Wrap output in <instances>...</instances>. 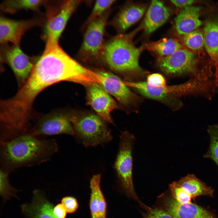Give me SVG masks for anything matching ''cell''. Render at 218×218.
<instances>
[{
	"label": "cell",
	"mask_w": 218,
	"mask_h": 218,
	"mask_svg": "<svg viewBox=\"0 0 218 218\" xmlns=\"http://www.w3.org/2000/svg\"><path fill=\"white\" fill-rule=\"evenodd\" d=\"M90 70L71 58L58 44L45 46L29 77L14 97L3 100L2 106L9 119L19 123L29 121L32 103L48 86L67 81L82 84L88 79Z\"/></svg>",
	"instance_id": "1"
},
{
	"label": "cell",
	"mask_w": 218,
	"mask_h": 218,
	"mask_svg": "<svg viewBox=\"0 0 218 218\" xmlns=\"http://www.w3.org/2000/svg\"><path fill=\"white\" fill-rule=\"evenodd\" d=\"M58 148L54 140L41 139L31 132L1 140V169L9 173L21 167L43 163L50 160Z\"/></svg>",
	"instance_id": "2"
},
{
	"label": "cell",
	"mask_w": 218,
	"mask_h": 218,
	"mask_svg": "<svg viewBox=\"0 0 218 218\" xmlns=\"http://www.w3.org/2000/svg\"><path fill=\"white\" fill-rule=\"evenodd\" d=\"M131 35L120 34L104 42L101 61L116 72L133 78H143L147 73L139 64L143 48L135 46Z\"/></svg>",
	"instance_id": "3"
},
{
	"label": "cell",
	"mask_w": 218,
	"mask_h": 218,
	"mask_svg": "<svg viewBox=\"0 0 218 218\" xmlns=\"http://www.w3.org/2000/svg\"><path fill=\"white\" fill-rule=\"evenodd\" d=\"M69 117L74 135L85 146L102 144L111 140L105 121L97 115L89 114Z\"/></svg>",
	"instance_id": "4"
},
{
	"label": "cell",
	"mask_w": 218,
	"mask_h": 218,
	"mask_svg": "<svg viewBox=\"0 0 218 218\" xmlns=\"http://www.w3.org/2000/svg\"><path fill=\"white\" fill-rule=\"evenodd\" d=\"M197 55L187 49L182 48L167 56L157 59V64L165 74L172 75H192L194 78L208 81L205 68H199Z\"/></svg>",
	"instance_id": "5"
},
{
	"label": "cell",
	"mask_w": 218,
	"mask_h": 218,
	"mask_svg": "<svg viewBox=\"0 0 218 218\" xmlns=\"http://www.w3.org/2000/svg\"><path fill=\"white\" fill-rule=\"evenodd\" d=\"M82 1L69 0L48 4L44 37L46 45H56L69 19Z\"/></svg>",
	"instance_id": "6"
},
{
	"label": "cell",
	"mask_w": 218,
	"mask_h": 218,
	"mask_svg": "<svg viewBox=\"0 0 218 218\" xmlns=\"http://www.w3.org/2000/svg\"><path fill=\"white\" fill-rule=\"evenodd\" d=\"M125 84L136 89L146 97L161 101L174 110L181 107V102L177 97L194 93L195 87L191 81L179 85H166L160 87H153L146 82L124 81Z\"/></svg>",
	"instance_id": "7"
},
{
	"label": "cell",
	"mask_w": 218,
	"mask_h": 218,
	"mask_svg": "<svg viewBox=\"0 0 218 218\" xmlns=\"http://www.w3.org/2000/svg\"><path fill=\"white\" fill-rule=\"evenodd\" d=\"M120 137L119 150L114 167L121 186L127 196L141 205L143 203L135 191L132 178V150L134 137L127 131L122 132Z\"/></svg>",
	"instance_id": "8"
},
{
	"label": "cell",
	"mask_w": 218,
	"mask_h": 218,
	"mask_svg": "<svg viewBox=\"0 0 218 218\" xmlns=\"http://www.w3.org/2000/svg\"><path fill=\"white\" fill-rule=\"evenodd\" d=\"M110 12L108 10L86 28L83 41L78 54L79 58L82 61H101L105 28Z\"/></svg>",
	"instance_id": "9"
},
{
	"label": "cell",
	"mask_w": 218,
	"mask_h": 218,
	"mask_svg": "<svg viewBox=\"0 0 218 218\" xmlns=\"http://www.w3.org/2000/svg\"><path fill=\"white\" fill-rule=\"evenodd\" d=\"M157 205L175 218H218L210 211L197 204L179 203L168 192L158 197Z\"/></svg>",
	"instance_id": "10"
},
{
	"label": "cell",
	"mask_w": 218,
	"mask_h": 218,
	"mask_svg": "<svg viewBox=\"0 0 218 218\" xmlns=\"http://www.w3.org/2000/svg\"><path fill=\"white\" fill-rule=\"evenodd\" d=\"M95 71L98 74V84L121 104L128 106L137 103L138 97L118 77L104 69H99Z\"/></svg>",
	"instance_id": "11"
},
{
	"label": "cell",
	"mask_w": 218,
	"mask_h": 218,
	"mask_svg": "<svg viewBox=\"0 0 218 218\" xmlns=\"http://www.w3.org/2000/svg\"><path fill=\"white\" fill-rule=\"evenodd\" d=\"M85 86L88 104L104 121L113 123L111 114L117 107L115 101L98 84L92 83Z\"/></svg>",
	"instance_id": "12"
},
{
	"label": "cell",
	"mask_w": 218,
	"mask_h": 218,
	"mask_svg": "<svg viewBox=\"0 0 218 218\" xmlns=\"http://www.w3.org/2000/svg\"><path fill=\"white\" fill-rule=\"evenodd\" d=\"M2 51L3 59L17 78L24 83L30 75L34 65L31 58L23 51L19 45L3 48Z\"/></svg>",
	"instance_id": "13"
},
{
	"label": "cell",
	"mask_w": 218,
	"mask_h": 218,
	"mask_svg": "<svg viewBox=\"0 0 218 218\" xmlns=\"http://www.w3.org/2000/svg\"><path fill=\"white\" fill-rule=\"evenodd\" d=\"M36 19L15 20L3 16L0 18V42L2 45L10 42L19 45L22 37L29 29L40 24Z\"/></svg>",
	"instance_id": "14"
},
{
	"label": "cell",
	"mask_w": 218,
	"mask_h": 218,
	"mask_svg": "<svg viewBox=\"0 0 218 218\" xmlns=\"http://www.w3.org/2000/svg\"><path fill=\"white\" fill-rule=\"evenodd\" d=\"M31 133L38 136L61 134L74 135L69 117L61 114H53L43 117Z\"/></svg>",
	"instance_id": "15"
},
{
	"label": "cell",
	"mask_w": 218,
	"mask_h": 218,
	"mask_svg": "<svg viewBox=\"0 0 218 218\" xmlns=\"http://www.w3.org/2000/svg\"><path fill=\"white\" fill-rule=\"evenodd\" d=\"M203 33L204 48L215 68V81L218 85V16L206 21Z\"/></svg>",
	"instance_id": "16"
},
{
	"label": "cell",
	"mask_w": 218,
	"mask_h": 218,
	"mask_svg": "<svg viewBox=\"0 0 218 218\" xmlns=\"http://www.w3.org/2000/svg\"><path fill=\"white\" fill-rule=\"evenodd\" d=\"M146 9L145 5L140 4L127 5L120 10L109 24L119 34H121L141 18Z\"/></svg>",
	"instance_id": "17"
},
{
	"label": "cell",
	"mask_w": 218,
	"mask_h": 218,
	"mask_svg": "<svg viewBox=\"0 0 218 218\" xmlns=\"http://www.w3.org/2000/svg\"><path fill=\"white\" fill-rule=\"evenodd\" d=\"M54 207L41 191L36 190L33 192L31 202L22 205L21 209L28 218H57L53 213Z\"/></svg>",
	"instance_id": "18"
},
{
	"label": "cell",
	"mask_w": 218,
	"mask_h": 218,
	"mask_svg": "<svg viewBox=\"0 0 218 218\" xmlns=\"http://www.w3.org/2000/svg\"><path fill=\"white\" fill-rule=\"evenodd\" d=\"M170 15V9L162 2L152 1L144 21L145 33L149 35L153 32L167 21Z\"/></svg>",
	"instance_id": "19"
},
{
	"label": "cell",
	"mask_w": 218,
	"mask_h": 218,
	"mask_svg": "<svg viewBox=\"0 0 218 218\" xmlns=\"http://www.w3.org/2000/svg\"><path fill=\"white\" fill-rule=\"evenodd\" d=\"M201 10L200 7L192 5L180 11L174 20V28L179 35L196 30L201 25L200 18Z\"/></svg>",
	"instance_id": "20"
},
{
	"label": "cell",
	"mask_w": 218,
	"mask_h": 218,
	"mask_svg": "<svg viewBox=\"0 0 218 218\" xmlns=\"http://www.w3.org/2000/svg\"><path fill=\"white\" fill-rule=\"evenodd\" d=\"M101 175H94L90 181V208L91 218H106L107 203L101 190Z\"/></svg>",
	"instance_id": "21"
},
{
	"label": "cell",
	"mask_w": 218,
	"mask_h": 218,
	"mask_svg": "<svg viewBox=\"0 0 218 218\" xmlns=\"http://www.w3.org/2000/svg\"><path fill=\"white\" fill-rule=\"evenodd\" d=\"M192 196L193 200L201 196L213 197L214 190L194 175L188 174L177 181Z\"/></svg>",
	"instance_id": "22"
},
{
	"label": "cell",
	"mask_w": 218,
	"mask_h": 218,
	"mask_svg": "<svg viewBox=\"0 0 218 218\" xmlns=\"http://www.w3.org/2000/svg\"><path fill=\"white\" fill-rule=\"evenodd\" d=\"M145 48L156 55L157 59L167 56L183 48L177 39L164 38L155 41H151L145 44Z\"/></svg>",
	"instance_id": "23"
},
{
	"label": "cell",
	"mask_w": 218,
	"mask_h": 218,
	"mask_svg": "<svg viewBox=\"0 0 218 218\" xmlns=\"http://www.w3.org/2000/svg\"><path fill=\"white\" fill-rule=\"evenodd\" d=\"M180 36L182 43L188 49L202 56L205 49L203 31L197 29Z\"/></svg>",
	"instance_id": "24"
},
{
	"label": "cell",
	"mask_w": 218,
	"mask_h": 218,
	"mask_svg": "<svg viewBox=\"0 0 218 218\" xmlns=\"http://www.w3.org/2000/svg\"><path fill=\"white\" fill-rule=\"evenodd\" d=\"M45 1L40 0H8L3 1L1 8L3 12L14 13L22 9L36 10L44 3Z\"/></svg>",
	"instance_id": "25"
},
{
	"label": "cell",
	"mask_w": 218,
	"mask_h": 218,
	"mask_svg": "<svg viewBox=\"0 0 218 218\" xmlns=\"http://www.w3.org/2000/svg\"><path fill=\"white\" fill-rule=\"evenodd\" d=\"M210 144L204 157L213 160L218 166V124L209 126L207 130Z\"/></svg>",
	"instance_id": "26"
},
{
	"label": "cell",
	"mask_w": 218,
	"mask_h": 218,
	"mask_svg": "<svg viewBox=\"0 0 218 218\" xmlns=\"http://www.w3.org/2000/svg\"><path fill=\"white\" fill-rule=\"evenodd\" d=\"M114 0H97L89 16L83 27L85 28L91 22L99 18L109 10L110 7L114 4Z\"/></svg>",
	"instance_id": "27"
},
{
	"label": "cell",
	"mask_w": 218,
	"mask_h": 218,
	"mask_svg": "<svg viewBox=\"0 0 218 218\" xmlns=\"http://www.w3.org/2000/svg\"><path fill=\"white\" fill-rule=\"evenodd\" d=\"M9 173L0 168V193L4 201L12 197H17V190L10 185L8 178Z\"/></svg>",
	"instance_id": "28"
},
{
	"label": "cell",
	"mask_w": 218,
	"mask_h": 218,
	"mask_svg": "<svg viewBox=\"0 0 218 218\" xmlns=\"http://www.w3.org/2000/svg\"><path fill=\"white\" fill-rule=\"evenodd\" d=\"M169 188L172 196L179 203L185 204L192 202L193 199L191 195L177 181L170 184Z\"/></svg>",
	"instance_id": "29"
},
{
	"label": "cell",
	"mask_w": 218,
	"mask_h": 218,
	"mask_svg": "<svg viewBox=\"0 0 218 218\" xmlns=\"http://www.w3.org/2000/svg\"><path fill=\"white\" fill-rule=\"evenodd\" d=\"M140 206L144 210L143 211L140 210L142 218H175L156 206L151 207L144 204Z\"/></svg>",
	"instance_id": "30"
},
{
	"label": "cell",
	"mask_w": 218,
	"mask_h": 218,
	"mask_svg": "<svg viewBox=\"0 0 218 218\" xmlns=\"http://www.w3.org/2000/svg\"><path fill=\"white\" fill-rule=\"evenodd\" d=\"M147 84L153 87H160L166 85V80L161 74L155 73L148 75L147 78Z\"/></svg>",
	"instance_id": "31"
},
{
	"label": "cell",
	"mask_w": 218,
	"mask_h": 218,
	"mask_svg": "<svg viewBox=\"0 0 218 218\" xmlns=\"http://www.w3.org/2000/svg\"><path fill=\"white\" fill-rule=\"evenodd\" d=\"M61 203L65 206L67 213H72L75 212L78 207L76 199L71 196H66L63 197Z\"/></svg>",
	"instance_id": "32"
},
{
	"label": "cell",
	"mask_w": 218,
	"mask_h": 218,
	"mask_svg": "<svg viewBox=\"0 0 218 218\" xmlns=\"http://www.w3.org/2000/svg\"><path fill=\"white\" fill-rule=\"evenodd\" d=\"M53 213L57 218H65L67 213L66 209L62 203H59L54 206Z\"/></svg>",
	"instance_id": "33"
},
{
	"label": "cell",
	"mask_w": 218,
	"mask_h": 218,
	"mask_svg": "<svg viewBox=\"0 0 218 218\" xmlns=\"http://www.w3.org/2000/svg\"><path fill=\"white\" fill-rule=\"evenodd\" d=\"M171 3L177 8L182 9L192 6L196 1L193 0H171Z\"/></svg>",
	"instance_id": "34"
}]
</instances>
